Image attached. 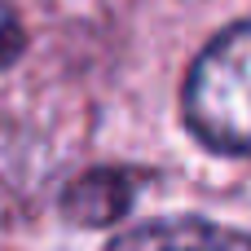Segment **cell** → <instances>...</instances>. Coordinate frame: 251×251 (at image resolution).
<instances>
[{
    "label": "cell",
    "instance_id": "277c9868",
    "mask_svg": "<svg viewBox=\"0 0 251 251\" xmlns=\"http://www.w3.org/2000/svg\"><path fill=\"white\" fill-rule=\"evenodd\" d=\"M26 53V26L9 0H0V71H9Z\"/></svg>",
    "mask_w": 251,
    "mask_h": 251
},
{
    "label": "cell",
    "instance_id": "6da1fadb",
    "mask_svg": "<svg viewBox=\"0 0 251 251\" xmlns=\"http://www.w3.org/2000/svg\"><path fill=\"white\" fill-rule=\"evenodd\" d=\"M247 75H251V26L229 22L190 66L181 88L185 128L216 154L243 159L251 146L247 128Z\"/></svg>",
    "mask_w": 251,
    "mask_h": 251
},
{
    "label": "cell",
    "instance_id": "3957f363",
    "mask_svg": "<svg viewBox=\"0 0 251 251\" xmlns=\"http://www.w3.org/2000/svg\"><path fill=\"white\" fill-rule=\"evenodd\" d=\"M141 190V176L137 172H124V168H97V172H84L75 185H66L62 194V212L79 225H110L119 221L132 199Z\"/></svg>",
    "mask_w": 251,
    "mask_h": 251
},
{
    "label": "cell",
    "instance_id": "7a4b0ae2",
    "mask_svg": "<svg viewBox=\"0 0 251 251\" xmlns=\"http://www.w3.org/2000/svg\"><path fill=\"white\" fill-rule=\"evenodd\" d=\"M106 251H251V243L243 229H229L203 216H168L119 234Z\"/></svg>",
    "mask_w": 251,
    "mask_h": 251
}]
</instances>
